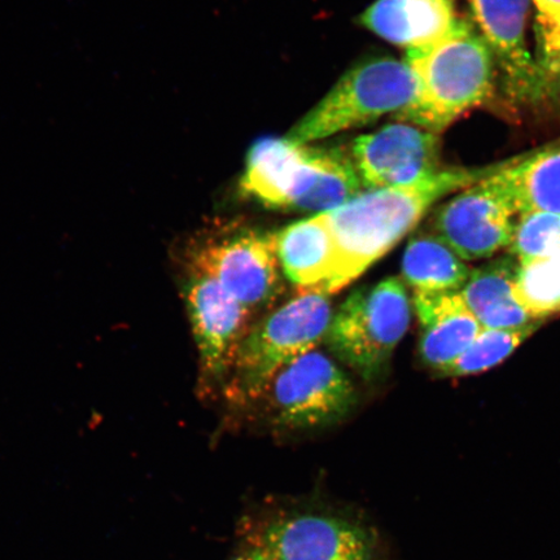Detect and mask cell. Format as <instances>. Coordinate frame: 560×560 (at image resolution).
<instances>
[{
  "label": "cell",
  "instance_id": "6da1fadb",
  "mask_svg": "<svg viewBox=\"0 0 560 560\" xmlns=\"http://www.w3.org/2000/svg\"><path fill=\"white\" fill-rule=\"evenodd\" d=\"M515 158L479 167L443 166L415 184L363 191L322 213L336 250L335 276L326 293L339 292L400 243L436 202L492 177Z\"/></svg>",
  "mask_w": 560,
  "mask_h": 560
},
{
  "label": "cell",
  "instance_id": "7a4b0ae2",
  "mask_svg": "<svg viewBox=\"0 0 560 560\" xmlns=\"http://www.w3.org/2000/svg\"><path fill=\"white\" fill-rule=\"evenodd\" d=\"M362 188L348 153L287 138L258 140L241 180L242 192L265 207L315 214L347 205Z\"/></svg>",
  "mask_w": 560,
  "mask_h": 560
},
{
  "label": "cell",
  "instance_id": "3957f363",
  "mask_svg": "<svg viewBox=\"0 0 560 560\" xmlns=\"http://www.w3.org/2000/svg\"><path fill=\"white\" fill-rule=\"evenodd\" d=\"M406 62L419 83V95L396 120L440 135L493 93L495 60L470 21L459 19L445 37L412 48Z\"/></svg>",
  "mask_w": 560,
  "mask_h": 560
},
{
  "label": "cell",
  "instance_id": "277c9868",
  "mask_svg": "<svg viewBox=\"0 0 560 560\" xmlns=\"http://www.w3.org/2000/svg\"><path fill=\"white\" fill-rule=\"evenodd\" d=\"M332 314L330 295L303 291L252 326L225 384L229 400L236 405L260 400L280 370L326 339Z\"/></svg>",
  "mask_w": 560,
  "mask_h": 560
},
{
  "label": "cell",
  "instance_id": "5b68a950",
  "mask_svg": "<svg viewBox=\"0 0 560 560\" xmlns=\"http://www.w3.org/2000/svg\"><path fill=\"white\" fill-rule=\"evenodd\" d=\"M418 95L419 83L408 62L392 58L363 61L342 75L285 138L307 144L361 128L385 115L396 117L410 108Z\"/></svg>",
  "mask_w": 560,
  "mask_h": 560
},
{
  "label": "cell",
  "instance_id": "8992f818",
  "mask_svg": "<svg viewBox=\"0 0 560 560\" xmlns=\"http://www.w3.org/2000/svg\"><path fill=\"white\" fill-rule=\"evenodd\" d=\"M410 312L400 279L361 287L332 314L325 340L340 361L371 381L383 373L408 331Z\"/></svg>",
  "mask_w": 560,
  "mask_h": 560
},
{
  "label": "cell",
  "instance_id": "52a82bcc",
  "mask_svg": "<svg viewBox=\"0 0 560 560\" xmlns=\"http://www.w3.org/2000/svg\"><path fill=\"white\" fill-rule=\"evenodd\" d=\"M266 395L275 423L293 431L339 422L355 404L345 371L315 349L280 370Z\"/></svg>",
  "mask_w": 560,
  "mask_h": 560
},
{
  "label": "cell",
  "instance_id": "ba28073f",
  "mask_svg": "<svg viewBox=\"0 0 560 560\" xmlns=\"http://www.w3.org/2000/svg\"><path fill=\"white\" fill-rule=\"evenodd\" d=\"M186 303L199 350L200 388L212 394L228 382L237 350L250 330L252 313L212 278L191 271Z\"/></svg>",
  "mask_w": 560,
  "mask_h": 560
},
{
  "label": "cell",
  "instance_id": "9c48e42d",
  "mask_svg": "<svg viewBox=\"0 0 560 560\" xmlns=\"http://www.w3.org/2000/svg\"><path fill=\"white\" fill-rule=\"evenodd\" d=\"M275 234L255 231L202 244L191 257V270L212 278L250 313L276 301L282 277Z\"/></svg>",
  "mask_w": 560,
  "mask_h": 560
},
{
  "label": "cell",
  "instance_id": "30bf717a",
  "mask_svg": "<svg viewBox=\"0 0 560 560\" xmlns=\"http://www.w3.org/2000/svg\"><path fill=\"white\" fill-rule=\"evenodd\" d=\"M495 174L459 191L435 215L433 233L462 260L493 257L513 242L520 214Z\"/></svg>",
  "mask_w": 560,
  "mask_h": 560
},
{
  "label": "cell",
  "instance_id": "8fae6325",
  "mask_svg": "<svg viewBox=\"0 0 560 560\" xmlns=\"http://www.w3.org/2000/svg\"><path fill=\"white\" fill-rule=\"evenodd\" d=\"M349 156L365 191L415 184L443 167L439 135L408 122L357 138Z\"/></svg>",
  "mask_w": 560,
  "mask_h": 560
},
{
  "label": "cell",
  "instance_id": "7c38bea8",
  "mask_svg": "<svg viewBox=\"0 0 560 560\" xmlns=\"http://www.w3.org/2000/svg\"><path fill=\"white\" fill-rule=\"evenodd\" d=\"M478 31L492 50L508 94L517 102L541 100L540 75L527 45L530 0H468Z\"/></svg>",
  "mask_w": 560,
  "mask_h": 560
},
{
  "label": "cell",
  "instance_id": "4fadbf2b",
  "mask_svg": "<svg viewBox=\"0 0 560 560\" xmlns=\"http://www.w3.org/2000/svg\"><path fill=\"white\" fill-rule=\"evenodd\" d=\"M260 546L275 560H374L365 529L328 515L300 514L271 523Z\"/></svg>",
  "mask_w": 560,
  "mask_h": 560
},
{
  "label": "cell",
  "instance_id": "5bb4252c",
  "mask_svg": "<svg viewBox=\"0 0 560 560\" xmlns=\"http://www.w3.org/2000/svg\"><path fill=\"white\" fill-rule=\"evenodd\" d=\"M419 319V353L427 366L443 373L465 352L481 326L468 310L459 291L415 292Z\"/></svg>",
  "mask_w": 560,
  "mask_h": 560
},
{
  "label": "cell",
  "instance_id": "9a60e30c",
  "mask_svg": "<svg viewBox=\"0 0 560 560\" xmlns=\"http://www.w3.org/2000/svg\"><path fill=\"white\" fill-rule=\"evenodd\" d=\"M458 20L455 0H377L361 18L368 30L408 51L445 37Z\"/></svg>",
  "mask_w": 560,
  "mask_h": 560
},
{
  "label": "cell",
  "instance_id": "2e32d148",
  "mask_svg": "<svg viewBox=\"0 0 560 560\" xmlns=\"http://www.w3.org/2000/svg\"><path fill=\"white\" fill-rule=\"evenodd\" d=\"M275 235L278 260L285 277L300 292L326 293L335 276L336 250L324 214L292 223Z\"/></svg>",
  "mask_w": 560,
  "mask_h": 560
},
{
  "label": "cell",
  "instance_id": "e0dca14e",
  "mask_svg": "<svg viewBox=\"0 0 560 560\" xmlns=\"http://www.w3.org/2000/svg\"><path fill=\"white\" fill-rule=\"evenodd\" d=\"M503 257L471 271L459 291L482 328H517L532 324L515 298L520 262Z\"/></svg>",
  "mask_w": 560,
  "mask_h": 560
},
{
  "label": "cell",
  "instance_id": "ac0fdd59",
  "mask_svg": "<svg viewBox=\"0 0 560 560\" xmlns=\"http://www.w3.org/2000/svg\"><path fill=\"white\" fill-rule=\"evenodd\" d=\"M517 214H560V144L522 153L495 174Z\"/></svg>",
  "mask_w": 560,
  "mask_h": 560
},
{
  "label": "cell",
  "instance_id": "d6986e66",
  "mask_svg": "<svg viewBox=\"0 0 560 560\" xmlns=\"http://www.w3.org/2000/svg\"><path fill=\"white\" fill-rule=\"evenodd\" d=\"M402 275L415 292L460 291L471 269L439 235L430 233L409 243Z\"/></svg>",
  "mask_w": 560,
  "mask_h": 560
},
{
  "label": "cell",
  "instance_id": "ffe728a7",
  "mask_svg": "<svg viewBox=\"0 0 560 560\" xmlns=\"http://www.w3.org/2000/svg\"><path fill=\"white\" fill-rule=\"evenodd\" d=\"M515 298L532 320L560 313V252L520 264Z\"/></svg>",
  "mask_w": 560,
  "mask_h": 560
},
{
  "label": "cell",
  "instance_id": "44dd1931",
  "mask_svg": "<svg viewBox=\"0 0 560 560\" xmlns=\"http://www.w3.org/2000/svg\"><path fill=\"white\" fill-rule=\"evenodd\" d=\"M540 327L538 322L517 328H481L470 346L443 373L467 376L485 373L505 361Z\"/></svg>",
  "mask_w": 560,
  "mask_h": 560
},
{
  "label": "cell",
  "instance_id": "7402d4cb",
  "mask_svg": "<svg viewBox=\"0 0 560 560\" xmlns=\"http://www.w3.org/2000/svg\"><path fill=\"white\" fill-rule=\"evenodd\" d=\"M535 10L536 66L544 96L560 101V0H530Z\"/></svg>",
  "mask_w": 560,
  "mask_h": 560
},
{
  "label": "cell",
  "instance_id": "603a6c76",
  "mask_svg": "<svg viewBox=\"0 0 560 560\" xmlns=\"http://www.w3.org/2000/svg\"><path fill=\"white\" fill-rule=\"evenodd\" d=\"M509 249L520 264L558 254L560 252V214L550 212L521 214Z\"/></svg>",
  "mask_w": 560,
  "mask_h": 560
},
{
  "label": "cell",
  "instance_id": "cb8c5ba5",
  "mask_svg": "<svg viewBox=\"0 0 560 560\" xmlns=\"http://www.w3.org/2000/svg\"><path fill=\"white\" fill-rule=\"evenodd\" d=\"M233 560H275L272 559L261 546H256L254 549L245 550Z\"/></svg>",
  "mask_w": 560,
  "mask_h": 560
}]
</instances>
